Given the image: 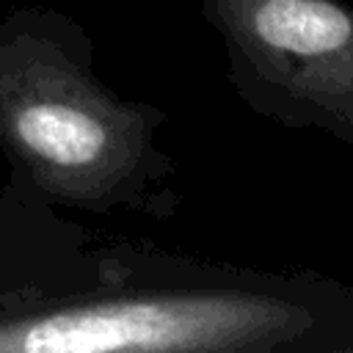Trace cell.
<instances>
[{
    "label": "cell",
    "mask_w": 353,
    "mask_h": 353,
    "mask_svg": "<svg viewBox=\"0 0 353 353\" xmlns=\"http://www.w3.org/2000/svg\"><path fill=\"white\" fill-rule=\"evenodd\" d=\"M232 91L287 130L353 146V6L347 0H201Z\"/></svg>",
    "instance_id": "3"
},
{
    "label": "cell",
    "mask_w": 353,
    "mask_h": 353,
    "mask_svg": "<svg viewBox=\"0 0 353 353\" xmlns=\"http://www.w3.org/2000/svg\"><path fill=\"white\" fill-rule=\"evenodd\" d=\"M83 290L0 309V353H353V287L314 270L99 243Z\"/></svg>",
    "instance_id": "1"
},
{
    "label": "cell",
    "mask_w": 353,
    "mask_h": 353,
    "mask_svg": "<svg viewBox=\"0 0 353 353\" xmlns=\"http://www.w3.org/2000/svg\"><path fill=\"white\" fill-rule=\"evenodd\" d=\"M94 58L83 22L61 8L33 3L0 17L3 190L55 210L171 221L182 193L157 143L168 113L116 94Z\"/></svg>",
    "instance_id": "2"
}]
</instances>
